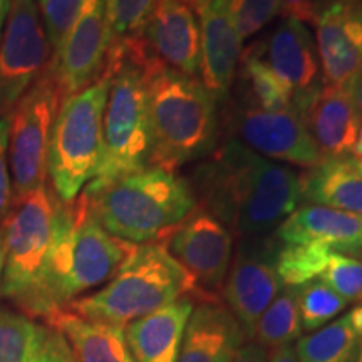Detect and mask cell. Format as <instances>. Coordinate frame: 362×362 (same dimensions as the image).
<instances>
[{
    "instance_id": "cell-1",
    "label": "cell",
    "mask_w": 362,
    "mask_h": 362,
    "mask_svg": "<svg viewBox=\"0 0 362 362\" xmlns=\"http://www.w3.org/2000/svg\"><path fill=\"white\" fill-rule=\"evenodd\" d=\"M192 188L202 206L242 237L275 230L302 203L300 175L228 138L197 166Z\"/></svg>"
},
{
    "instance_id": "cell-2",
    "label": "cell",
    "mask_w": 362,
    "mask_h": 362,
    "mask_svg": "<svg viewBox=\"0 0 362 362\" xmlns=\"http://www.w3.org/2000/svg\"><path fill=\"white\" fill-rule=\"evenodd\" d=\"M133 248L103 228L84 193L71 203L59 202L52 250L30 317L47 319L111 280Z\"/></svg>"
},
{
    "instance_id": "cell-3",
    "label": "cell",
    "mask_w": 362,
    "mask_h": 362,
    "mask_svg": "<svg viewBox=\"0 0 362 362\" xmlns=\"http://www.w3.org/2000/svg\"><path fill=\"white\" fill-rule=\"evenodd\" d=\"M148 88L149 168L175 170L210 156L218 139V103L202 79L165 66L144 71Z\"/></svg>"
},
{
    "instance_id": "cell-4",
    "label": "cell",
    "mask_w": 362,
    "mask_h": 362,
    "mask_svg": "<svg viewBox=\"0 0 362 362\" xmlns=\"http://www.w3.org/2000/svg\"><path fill=\"white\" fill-rule=\"evenodd\" d=\"M86 197L103 228L133 245L163 242L198 206L187 180L153 166Z\"/></svg>"
},
{
    "instance_id": "cell-5",
    "label": "cell",
    "mask_w": 362,
    "mask_h": 362,
    "mask_svg": "<svg viewBox=\"0 0 362 362\" xmlns=\"http://www.w3.org/2000/svg\"><path fill=\"white\" fill-rule=\"evenodd\" d=\"M194 293L189 275L163 242L134 245L123 265L98 292L78 297L64 309L103 322L128 325Z\"/></svg>"
},
{
    "instance_id": "cell-6",
    "label": "cell",
    "mask_w": 362,
    "mask_h": 362,
    "mask_svg": "<svg viewBox=\"0 0 362 362\" xmlns=\"http://www.w3.org/2000/svg\"><path fill=\"white\" fill-rule=\"evenodd\" d=\"M111 74L110 94L103 117V156L96 176L84 188L86 194L103 189L126 175L149 168L148 88L143 66L124 52L107 54Z\"/></svg>"
},
{
    "instance_id": "cell-7",
    "label": "cell",
    "mask_w": 362,
    "mask_h": 362,
    "mask_svg": "<svg viewBox=\"0 0 362 362\" xmlns=\"http://www.w3.org/2000/svg\"><path fill=\"white\" fill-rule=\"evenodd\" d=\"M111 74L79 93L64 98L52 126L47 153V175L61 202L71 203L96 176L103 156V117L110 94Z\"/></svg>"
},
{
    "instance_id": "cell-8",
    "label": "cell",
    "mask_w": 362,
    "mask_h": 362,
    "mask_svg": "<svg viewBox=\"0 0 362 362\" xmlns=\"http://www.w3.org/2000/svg\"><path fill=\"white\" fill-rule=\"evenodd\" d=\"M59 198L47 185L13 200L2 221L4 275L0 296L30 315L42 285L54 235Z\"/></svg>"
},
{
    "instance_id": "cell-9",
    "label": "cell",
    "mask_w": 362,
    "mask_h": 362,
    "mask_svg": "<svg viewBox=\"0 0 362 362\" xmlns=\"http://www.w3.org/2000/svg\"><path fill=\"white\" fill-rule=\"evenodd\" d=\"M61 101V93L49 62L8 117L11 128L7 155L13 200H19L45 185L49 143Z\"/></svg>"
},
{
    "instance_id": "cell-10",
    "label": "cell",
    "mask_w": 362,
    "mask_h": 362,
    "mask_svg": "<svg viewBox=\"0 0 362 362\" xmlns=\"http://www.w3.org/2000/svg\"><path fill=\"white\" fill-rule=\"evenodd\" d=\"M171 257L192 277L202 300H216L232 262L233 238L214 214L198 203L163 240Z\"/></svg>"
},
{
    "instance_id": "cell-11",
    "label": "cell",
    "mask_w": 362,
    "mask_h": 362,
    "mask_svg": "<svg viewBox=\"0 0 362 362\" xmlns=\"http://www.w3.org/2000/svg\"><path fill=\"white\" fill-rule=\"evenodd\" d=\"M35 0H12L0 40V119L47 67L51 54Z\"/></svg>"
},
{
    "instance_id": "cell-12",
    "label": "cell",
    "mask_w": 362,
    "mask_h": 362,
    "mask_svg": "<svg viewBox=\"0 0 362 362\" xmlns=\"http://www.w3.org/2000/svg\"><path fill=\"white\" fill-rule=\"evenodd\" d=\"M277 248L275 235L245 237L226 275V305L247 337H253L262 314L284 287L275 267Z\"/></svg>"
},
{
    "instance_id": "cell-13",
    "label": "cell",
    "mask_w": 362,
    "mask_h": 362,
    "mask_svg": "<svg viewBox=\"0 0 362 362\" xmlns=\"http://www.w3.org/2000/svg\"><path fill=\"white\" fill-rule=\"evenodd\" d=\"M111 49V30L104 0H83L74 24L66 34L51 67L64 99L101 78Z\"/></svg>"
},
{
    "instance_id": "cell-14",
    "label": "cell",
    "mask_w": 362,
    "mask_h": 362,
    "mask_svg": "<svg viewBox=\"0 0 362 362\" xmlns=\"http://www.w3.org/2000/svg\"><path fill=\"white\" fill-rule=\"evenodd\" d=\"M136 51L146 71L165 66L181 74L200 76L202 39L197 12L188 0H160Z\"/></svg>"
},
{
    "instance_id": "cell-15",
    "label": "cell",
    "mask_w": 362,
    "mask_h": 362,
    "mask_svg": "<svg viewBox=\"0 0 362 362\" xmlns=\"http://www.w3.org/2000/svg\"><path fill=\"white\" fill-rule=\"evenodd\" d=\"M232 123L238 141L272 161L305 170L320 161L309 131L296 111H267L237 103Z\"/></svg>"
},
{
    "instance_id": "cell-16",
    "label": "cell",
    "mask_w": 362,
    "mask_h": 362,
    "mask_svg": "<svg viewBox=\"0 0 362 362\" xmlns=\"http://www.w3.org/2000/svg\"><path fill=\"white\" fill-rule=\"evenodd\" d=\"M265 57L291 94L293 111L302 117L324 88L319 52L310 29L304 22L282 17L267 42Z\"/></svg>"
},
{
    "instance_id": "cell-17",
    "label": "cell",
    "mask_w": 362,
    "mask_h": 362,
    "mask_svg": "<svg viewBox=\"0 0 362 362\" xmlns=\"http://www.w3.org/2000/svg\"><path fill=\"white\" fill-rule=\"evenodd\" d=\"M314 25L324 86L347 84L362 69V0H322Z\"/></svg>"
},
{
    "instance_id": "cell-18",
    "label": "cell",
    "mask_w": 362,
    "mask_h": 362,
    "mask_svg": "<svg viewBox=\"0 0 362 362\" xmlns=\"http://www.w3.org/2000/svg\"><path fill=\"white\" fill-rule=\"evenodd\" d=\"M202 39V83L216 103H226L237 76L242 44L228 0H192Z\"/></svg>"
},
{
    "instance_id": "cell-19",
    "label": "cell",
    "mask_w": 362,
    "mask_h": 362,
    "mask_svg": "<svg viewBox=\"0 0 362 362\" xmlns=\"http://www.w3.org/2000/svg\"><path fill=\"white\" fill-rule=\"evenodd\" d=\"M320 160L351 156L359 136L362 115L352 99L349 83L324 86L302 115Z\"/></svg>"
},
{
    "instance_id": "cell-20",
    "label": "cell",
    "mask_w": 362,
    "mask_h": 362,
    "mask_svg": "<svg viewBox=\"0 0 362 362\" xmlns=\"http://www.w3.org/2000/svg\"><path fill=\"white\" fill-rule=\"evenodd\" d=\"M274 235L282 243H317L344 255L362 253V215L305 203Z\"/></svg>"
},
{
    "instance_id": "cell-21",
    "label": "cell",
    "mask_w": 362,
    "mask_h": 362,
    "mask_svg": "<svg viewBox=\"0 0 362 362\" xmlns=\"http://www.w3.org/2000/svg\"><path fill=\"white\" fill-rule=\"evenodd\" d=\"M245 339L228 307L202 300L189 315L176 362H232Z\"/></svg>"
},
{
    "instance_id": "cell-22",
    "label": "cell",
    "mask_w": 362,
    "mask_h": 362,
    "mask_svg": "<svg viewBox=\"0 0 362 362\" xmlns=\"http://www.w3.org/2000/svg\"><path fill=\"white\" fill-rule=\"evenodd\" d=\"M193 309L192 298L181 297L124 325L126 341L134 362L178 361L185 329Z\"/></svg>"
},
{
    "instance_id": "cell-23",
    "label": "cell",
    "mask_w": 362,
    "mask_h": 362,
    "mask_svg": "<svg viewBox=\"0 0 362 362\" xmlns=\"http://www.w3.org/2000/svg\"><path fill=\"white\" fill-rule=\"evenodd\" d=\"M45 320L66 339L76 362H134L123 325L88 319L69 309Z\"/></svg>"
},
{
    "instance_id": "cell-24",
    "label": "cell",
    "mask_w": 362,
    "mask_h": 362,
    "mask_svg": "<svg viewBox=\"0 0 362 362\" xmlns=\"http://www.w3.org/2000/svg\"><path fill=\"white\" fill-rule=\"evenodd\" d=\"M302 202L362 215V160L356 156L320 160L300 175Z\"/></svg>"
},
{
    "instance_id": "cell-25",
    "label": "cell",
    "mask_w": 362,
    "mask_h": 362,
    "mask_svg": "<svg viewBox=\"0 0 362 362\" xmlns=\"http://www.w3.org/2000/svg\"><path fill=\"white\" fill-rule=\"evenodd\" d=\"M362 342V305L296 344L298 362H356Z\"/></svg>"
},
{
    "instance_id": "cell-26",
    "label": "cell",
    "mask_w": 362,
    "mask_h": 362,
    "mask_svg": "<svg viewBox=\"0 0 362 362\" xmlns=\"http://www.w3.org/2000/svg\"><path fill=\"white\" fill-rule=\"evenodd\" d=\"M237 78L240 104L267 111H293L291 94L267 62L264 44H253L242 52Z\"/></svg>"
},
{
    "instance_id": "cell-27",
    "label": "cell",
    "mask_w": 362,
    "mask_h": 362,
    "mask_svg": "<svg viewBox=\"0 0 362 362\" xmlns=\"http://www.w3.org/2000/svg\"><path fill=\"white\" fill-rule=\"evenodd\" d=\"M47 325L0 307V362H39Z\"/></svg>"
},
{
    "instance_id": "cell-28",
    "label": "cell",
    "mask_w": 362,
    "mask_h": 362,
    "mask_svg": "<svg viewBox=\"0 0 362 362\" xmlns=\"http://www.w3.org/2000/svg\"><path fill=\"white\" fill-rule=\"evenodd\" d=\"M300 312H298V288L282 287L259 319L253 337L262 347L288 346L302 336Z\"/></svg>"
},
{
    "instance_id": "cell-29",
    "label": "cell",
    "mask_w": 362,
    "mask_h": 362,
    "mask_svg": "<svg viewBox=\"0 0 362 362\" xmlns=\"http://www.w3.org/2000/svg\"><path fill=\"white\" fill-rule=\"evenodd\" d=\"M329 248L317 243H282L279 242L275 267L284 287L302 285L320 279L327 267Z\"/></svg>"
},
{
    "instance_id": "cell-30",
    "label": "cell",
    "mask_w": 362,
    "mask_h": 362,
    "mask_svg": "<svg viewBox=\"0 0 362 362\" xmlns=\"http://www.w3.org/2000/svg\"><path fill=\"white\" fill-rule=\"evenodd\" d=\"M297 288L302 330L305 332H312L332 322L349 304L320 279Z\"/></svg>"
},
{
    "instance_id": "cell-31",
    "label": "cell",
    "mask_w": 362,
    "mask_h": 362,
    "mask_svg": "<svg viewBox=\"0 0 362 362\" xmlns=\"http://www.w3.org/2000/svg\"><path fill=\"white\" fill-rule=\"evenodd\" d=\"M158 2L160 0H104L111 47L141 37Z\"/></svg>"
},
{
    "instance_id": "cell-32",
    "label": "cell",
    "mask_w": 362,
    "mask_h": 362,
    "mask_svg": "<svg viewBox=\"0 0 362 362\" xmlns=\"http://www.w3.org/2000/svg\"><path fill=\"white\" fill-rule=\"evenodd\" d=\"M320 280L347 302H362V262L332 252Z\"/></svg>"
},
{
    "instance_id": "cell-33",
    "label": "cell",
    "mask_w": 362,
    "mask_h": 362,
    "mask_svg": "<svg viewBox=\"0 0 362 362\" xmlns=\"http://www.w3.org/2000/svg\"><path fill=\"white\" fill-rule=\"evenodd\" d=\"M228 8L242 40L259 34L280 16L279 0H228Z\"/></svg>"
},
{
    "instance_id": "cell-34",
    "label": "cell",
    "mask_w": 362,
    "mask_h": 362,
    "mask_svg": "<svg viewBox=\"0 0 362 362\" xmlns=\"http://www.w3.org/2000/svg\"><path fill=\"white\" fill-rule=\"evenodd\" d=\"M35 2L54 56L61 47L66 34L69 33L71 25L74 24L83 0H35Z\"/></svg>"
},
{
    "instance_id": "cell-35",
    "label": "cell",
    "mask_w": 362,
    "mask_h": 362,
    "mask_svg": "<svg viewBox=\"0 0 362 362\" xmlns=\"http://www.w3.org/2000/svg\"><path fill=\"white\" fill-rule=\"evenodd\" d=\"M8 128L11 121L7 117L0 119V223L6 220L13 203V188L11 178V168H8Z\"/></svg>"
},
{
    "instance_id": "cell-36",
    "label": "cell",
    "mask_w": 362,
    "mask_h": 362,
    "mask_svg": "<svg viewBox=\"0 0 362 362\" xmlns=\"http://www.w3.org/2000/svg\"><path fill=\"white\" fill-rule=\"evenodd\" d=\"M39 362H76L66 339L62 337L57 330L49 327V325Z\"/></svg>"
},
{
    "instance_id": "cell-37",
    "label": "cell",
    "mask_w": 362,
    "mask_h": 362,
    "mask_svg": "<svg viewBox=\"0 0 362 362\" xmlns=\"http://www.w3.org/2000/svg\"><path fill=\"white\" fill-rule=\"evenodd\" d=\"M280 13L284 17H292L304 24H314L317 8L322 0H279Z\"/></svg>"
},
{
    "instance_id": "cell-38",
    "label": "cell",
    "mask_w": 362,
    "mask_h": 362,
    "mask_svg": "<svg viewBox=\"0 0 362 362\" xmlns=\"http://www.w3.org/2000/svg\"><path fill=\"white\" fill-rule=\"evenodd\" d=\"M232 362H267V351L257 342L243 344Z\"/></svg>"
},
{
    "instance_id": "cell-39",
    "label": "cell",
    "mask_w": 362,
    "mask_h": 362,
    "mask_svg": "<svg viewBox=\"0 0 362 362\" xmlns=\"http://www.w3.org/2000/svg\"><path fill=\"white\" fill-rule=\"evenodd\" d=\"M267 362H298L296 347L291 346H280L272 349V352L267 356Z\"/></svg>"
},
{
    "instance_id": "cell-40",
    "label": "cell",
    "mask_w": 362,
    "mask_h": 362,
    "mask_svg": "<svg viewBox=\"0 0 362 362\" xmlns=\"http://www.w3.org/2000/svg\"><path fill=\"white\" fill-rule=\"evenodd\" d=\"M349 89L357 110H359V112L362 115V69L349 81Z\"/></svg>"
},
{
    "instance_id": "cell-41",
    "label": "cell",
    "mask_w": 362,
    "mask_h": 362,
    "mask_svg": "<svg viewBox=\"0 0 362 362\" xmlns=\"http://www.w3.org/2000/svg\"><path fill=\"white\" fill-rule=\"evenodd\" d=\"M12 0H0V34H2L4 25H6L8 11H11Z\"/></svg>"
},
{
    "instance_id": "cell-42",
    "label": "cell",
    "mask_w": 362,
    "mask_h": 362,
    "mask_svg": "<svg viewBox=\"0 0 362 362\" xmlns=\"http://www.w3.org/2000/svg\"><path fill=\"white\" fill-rule=\"evenodd\" d=\"M2 275H4V233L0 226V292H2Z\"/></svg>"
},
{
    "instance_id": "cell-43",
    "label": "cell",
    "mask_w": 362,
    "mask_h": 362,
    "mask_svg": "<svg viewBox=\"0 0 362 362\" xmlns=\"http://www.w3.org/2000/svg\"><path fill=\"white\" fill-rule=\"evenodd\" d=\"M352 155H354L356 158H359V160H362V123H361L359 136H357V143L354 146V151H352Z\"/></svg>"
},
{
    "instance_id": "cell-44",
    "label": "cell",
    "mask_w": 362,
    "mask_h": 362,
    "mask_svg": "<svg viewBox=\"0 0 362 362\" xmlns=\"http://www.w3.org/2000/svg\"><path fill=\"white\" fill-rule=\"evenodd\" d=\"M356 362H362V342H361V349H359V356H357Z\"/></svg>"
},
{
    "instance_id": "cell-45",
    "label": "cell",
    "mask_w": 362,
    "mask_h": 362,
    "mask_svg": "<svg viewBox=\"0 0 362 362\" xmlns=\"http://www.w3.org/2000/svg\"><path fill=\"white\" fill-rule=\"evenodd\" d=\"M188 2H192V0H188Z\"/></svg>"
}]
</instances>
